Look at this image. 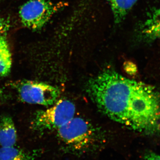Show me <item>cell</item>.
Returning <instances> with one entry per match:
<instances>
[{"instance_id":"52a82bcc","label":"cell","mask_w":160,"mask_h":160,"mask_svg":"<svg viewBox=\"0 0 160 160\" xmlns=\"http://www.w3.org/2000/svg\"><path fill=\"white\" fill-rule=\"evenodd\" d=\"M17 139L14 122L8 115L0 118V145L2 147L13 146Z\"/></svg>"},{"instance_id":"6da1fadb","label":"cell","mask_w":160,"mask_h":160,"mask_svg":"<svg viewBox=\"0 0 160 160\" xmlns=\"http://www.w3.org/2000/svg\"><path fill=\"white\" fill-rule=\"evenodd\" d=\"M86 90L98 109L110 119L148 136L160 133V92L107 69L90 79Z\"/></svg>"},{"instance_id":"8992f818","label":"cell","mask_w":160,"mask_h":160,"mask_svg":"<svg viewBox=\"0 0 160 160\" xmlns=\"http://www.w3.org/2000/svg\"><path fill=\"white\" fill-rule=\"evenodd\" d=\"M139 36L146 42L160 40V6L152 11L140 26Z\"/></svg>"},{"instance_id":"3957f363","label":"cell","mask_w":160,"mask_h":160,"mask_svg":"<svg viewBox=\"0 0 160 160\" xmlns=\"http://www.w3.org/2000/svg\"><path fill=\"white\" fill-rule=\"evenodd\" d=\"M52 106L37 112L32 122L33 128L38 131L57 130L75 115V106L67 100L57 101Z\"/></svg>"},{"instance_id":"30bf717a","label":"cell","mask_w":160,"mask_h":160,"mask_svg":"<svg viewBox=\"0 0 160 160\" xmlns=\"http://www.w3.org/2000/svg\"><path fill=\"white\" fill-rule=\"evenodd\" d=\"M0 160H34L32 155L13 146L0 148Z\"/></svg>"},{"instance_id":"277c9868","label":"cell","mask_w":160,"mask_h":160,"mask_svg":"<svg viewBox=\"0 0 160 160\" xmlns=\"http://www.w3.org/2000/svg\"><path fill=\"white\" fill-rule=\"evenodd\" d=\"M62 7V4L48 0H29L19 9L22 24L32 30H40Z\"/></svg>"},{"instance_id":"9c48e42d","label":"cell","mask_w":160,"mask_h":160,"mask_svg":"<svg viewBox=\"0 0 160 160\" xmlns=\"http://www.w3.org/2000/svg\"><path fill=\"white\" fill-rule=\"evenodd\" d=\"M12 65V55L7 40L4 35H0V77L10 73Z\"/></svg>"},{"instance_id":"4fadbf2b","label":"cell","mask_w":160,"mask_h":160,"mask_svg":"<svg viewBox=\"0 0 160 160\" xmlns=\"http://www.w3.org/2000/svg\"><path fill=\"white\" fill-rule=\"evenodd\" d=\"M2 90H1V89H0V101H1V96H2Z\"/></svg>"},{"instance_id":"7c38bea8","label":"cell","mask_w":160,"mask_h":160,"mask_svg":"<svg viewBox=\"0 0 160 160\" xmlns=\"http://www.w3.org/2000/svg\"><path fill=\"white\" fill-rule=\"evenodd\" d=\"M144 160H160V155L153 152H147L144 156Z\"/></svg>"},{"instance_id":"ba28073f","label":"cell","mask_w":160,"mask_h":160,"mask_svg":"<svg viewBox=\"0 0 160 160\" xmlns=\"http://www.w3.org/2000/svg\"><path fill=\"white\" fill-rule=\"evenodd\" d=\"M113 14L114 22L119 24L124 21L126 16L138 0H109Z\"/></svg>"},{"instance_id":"8fae6325","label":"cell","mask_w":160,"mask_h":160,"mask_svg":"<svg viewBox=\"0 0 160 160\" xmlns=\"http://www.w3.org/2000/svg\"><path fill=\"white\" fill-rule=\"evenodd\" d=\"M10 24L9 21L4 18L0 17V35L4 34L9 30Z\"/></svg>"},{"instance_id":"5b68a950","label":"cell","mask_w":160,"mask_h":160,"mask_svg":"<svg viewBox=\"0 0 160 160\" xmlns=\"http://www.w3.org/2000/svg\"><path fill=\"white\" fill-rule=\"evenodd\" d=\"M25 102L51 106L57 102L60 91L57 87L36 81H18L12 85Z\"/></svg>"},{"instance_id":"7a4b0ae2","label":"cell","mask_w":160,"mask_h":160,"mask_svg":"<svg viewBox=\"0 0 160 160\" xmlns=\"http://www.w3.org/2000/svg\"><path fill=\"white\" fill-rule=\"evenodd\" d=\"M57 130L66 150L74 154L94 151L103 142L99 132L82 118L74 117Z\"/></svg>"}]
</instances>
